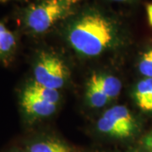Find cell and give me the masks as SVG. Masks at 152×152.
I'll return each mask as SVG.
<instances>
[{
    "label": "cell",
    "mask_w": 152,
    "mask_h": 152,
    "mask_svg": "<svg viewBox=\"0 0 152 152\" xmlns=\"http://www.w3.org/2000/svg\"><path fill=\"white\" fill-rule=\"evenodd\" d=\"M118 37L115 22L96 10H87L71 20L67 40L77 53L93 58L113 45Z\"/></svg>",
    "instance_id": "obj_1"
},
{
    "label": "cell",
    "mask_w": 152,
    "mask_h": 152,
    "mask_svg": "<svg viewBox=\"0 0 152 152\" xmlns=\"http://www.w3.org/2000/svg\"><path fill=\"white\" fill-rule=\"evenodd\" d=\"M80 0H43L28 7L24 13V26L32 34H43L68 16Z\"/></svg>",
    "instance_id": "obj_2"
},
{
    "label": "cell",
    "mask_w": 152,
    "mask_h": 152,
    "mask_svg": "<svg viewBox=\"0 0 152 152\" xmlns=\"http://www.w3.org/2000/svg\"><path fill=\"white\" fill-rule=\"evenodd\" d=\"M59 92L31 81L22 91L20 104L24 113L29 120H37L50 117L57 110Z\"/></svg>",
    "instance_id": "obj_3"
},
{
    "label": "cell",
    "mask_w": 152,
    "mask_h": 152,
    "mask_svg": "<svg viewBox=\"0 0 152 152\" xmlns=\"http://www.w3.org/2000/svg\"><path fill=\"white\" fill-rule=\"evenodd\" d=\"M98 131L113 139L124 140L135 134L137 121L130 111L123 105L107 109L98 119Z\"/></svg>",
    "instance_id": "obj_4"
},
{
    "label": "cell",
    "mask_w": 152,
    "mask_h": 152,
    "mask_svg": "<svg viewBox=\"0 0 152 152\" xmlns=\"http://www.w3.org/2000/svg\"><path fill=\"white\" fill-rule=\"evenodd\" d=\"M33 74L34 81L58 91L65 85L69 77V70L64 62L55 54L46 52L38 56Z\"/></svg>",
    "instance_id": "obj_5"
},
{
    "label": "cell",
    "mask_w": 152,
    "mask_h": 152,
    "mask_svg": "<svg viewBox=\"0 0 152 152\" xmlns=\"http://www.w3.org/2000/svg\"><path fill=\"white\" fill-rule=\"evenodd\" d=\"M27 152H76L75 150L56 138H39L31 141L26 146Z\"/></svg>",
    "instance_id": "obj_6"
},
{
    "label": "cell",
    "mask_w": 152,
    "mask_h": 152,
    "mask_svg": "<svg viewBox=\"0 0 152 152\" xmlns=\"http://www.w3.org/2000/svg\"><path fill=\"white\" fill-rule=\"evenodd\" d=\"M134 97L142 111L152 113V78H145L136 85Z\"/></svg>",
    "instance_id": "obj_7"
},
{
    "label": "cell",
    "mask_w": 152,
    "mask_h": 152,
    "mask_svg": "<svg viewBox=\"0 0 152 152\" xmlns=\"http://www.w3.org/2000/svg\"><path fill=\"white\" fill-rule=\"evenodd\" d=\"M16 46L15 34L0 22V62L7 64L15 53Z\"/></svg>",
    "instance_id": "obj_8"
},
{
    "label": "cell",
    "mask_w": 152,
    "mask_h": 152,
    "mask_svg": "<svg viewBox=\"0 0 152 152\" xmlns=\"http://www.w3.org/2000/svg\"><path fill=\"white\" fill-rule=\"evenodd\" d=\"M93 76L98 86L110 101L116 99L119 96L122 83L118 78L107 74H94Z\"/></svg>",
    "instance_id": "obj_9"
},
{
    "label": "cell",
    "mask_w": 152,
    "mask_h": 152,
    "mask_svg": "<svg viewBox=\"0 0 152 152\" xmlns=\"http://www.w3.org/2000/svg\"><path fill=\"white\" fill-rule=\"evenodd\" d=\"M86 98L88 104L93 108H101L105 107L111 101L107 97L100 87L98 86L93 75L89 79L86 91Z\"/></svg>",
    "instance_id": "obj_10"
},
{
    "label": "cell",
    "mask_w": 152,
    "mask_h": 152,
    "mask_svg": "<svg viewBox=\"0 0 152 152\" xmlns=\"http://www.w3.org/2000/svg\"><path fill=\"white\" fill-rule=\"evenodd\" d=\"M139 70L145 78H152V48L149 49L141 57Z\"/></svg>",
    "instance_id": "obj_11"
},
{
    "label": "cell",
    "mask_w": 152,
    "mask_h": 152,
    "mask_svg": "<svg viewBox=\"0 0 152 152\" xmlns=\"http://www.w3.org/2000/svg\"><path fill=\"white\" fill-rule=\"evenodd\" d=\"M140 145L145 152H152V131L142 138Z\"/></svg>",
    "instance_id": "obj_12"
},
{
    "label": "cell",
    "mask_w": 152,
    "mask_h": 152,
    "mask_svg": "<svg viewBox=\"0 0 152 152\" xmlns=\"http://www.w3.org/2000/svg\"><path fill=\"white\" fill-rule=\"evenodd\" d=\"M147 15H148V20L152 26V4L147 6Z\"/></svg>",
    "instance_id": "obj_13"
},
{
    "label": "cell",
    "mask_w": 152,
    "mask_h": 152,
    "mask_svg": "<svg viewBox=\"0 0 152 152\" xmlns=\"http://www.w3.org/2000/svg\"><path fill=\"white\" fill-rule=\"evenodd\" d=\"M11 152H27L26 150H15V151H13Z\"/></svg>",
    "instance_id": "obj_14"
},
{
    "label": "cell",
    "mask_w": 152,
    "mask_h": 152,
    "mask_svg": "<svg viewBox=\"0 0 152 152\" xmlns=\"http://www.w3.org/2000/svg\"><path fill=\"white\" fill-rule=\"evenodd\" d=\"M112 1H115V2H125V1H129V0H112Z\"/></svg>",
    "instance_id": "obj_15"
},
{
    "label": "cell",
    "mask_w": 152,
    "mask_h": 152,
    "mask_svg": "<svg viewBox=\"0 0 152 152\" xmlns=\"http://www.w3.org/2000/svg\"><path fill=\"white\" fill-rule=\"evenodd\" d=\"M7 1H10V0H0V2H7Z\"/></svg>",
    "instance_id": "obj_16"
}]
</instances>
